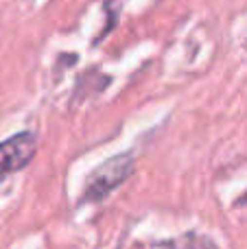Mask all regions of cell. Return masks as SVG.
<instances>
[{
    "label": "cell",
    "mask_w": 247,
    "mask_h": 249,
    "mask_svg": "<svg viewBox=\"0 0 247 249\" xmlns=\"http://www.w3.org/2000/svg\"><path fill=\"white\" fill-rule=\"evenodd\" d=\"M37 151V138L33 131H22L0 142V177L11 175L29 166Z\"/></svg>",
    "instance_id": "2"
},
{
    "label": "cell",
    "mask_w": 247,
    "mask_h": 249,
    "mask_svg": "<svg viewBox=\"0 0 247 249\" xmlns=\"http://www.w3.org/2000/svg\"><path fill=\"white\" fill-rule=\"evenodd\" d=\"M136 162L129 153L125 155H114L112 160L103 162L101 166H96L92 171L90 179L86 184V193H83V201H101L105 199L112 190H116L123 181L129 179V175L134 173Z\"/></svg>",
    "instance_id": "1"
}]
</instances>
